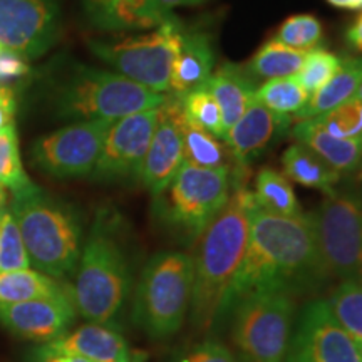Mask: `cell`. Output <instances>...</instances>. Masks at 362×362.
I'll list each match as a JSON object with an SVG mask.
<instances>
[{
	"mask_svg": "<svg viewBox=\"0 0 362 362\" xmlns=\"http://www.w3.org/2000/svg\"><path fill=\"white\" fill-rule=\"evenodd\" d=\"M312 121L337 138L362 139V101L354 96Z\"/></svg>",
	"mask_w": 362,
	"mask_h": 362,
	"instance_id": "836d02e7",
	"label": "cell"
},
{
	"mask_svg": "<svg viewBox=\"0 0 362 362\" xmlns=\"http://www.w3.org/2000/svg\"><path fill=\"white\" fill-rule=\"evenodd\" d=\"M112 121H76L35 139L30 158L35 168L54 178L89 176L101 155Z\"/></svg>",
	"mask_w": 362,
	"mask_h": 362,
	"instance_id": "8fae6325",
	"label": "cell"
},
{
	"mask_svg": "<svg viewBox=\"0 0 362 362\" xmlns=\"http://www.w3.org/2000/svg\"><path fill=\"white\" fill-rule=\"evenodd\" d=\"M181 117H183L181 98L166 94L165 103L158 110L155 133L139 173V181L153 197L168 187L185 163Z\"/></svg>",
	"mask_w": 362,
	"mask_h": 362,
	"instance_id": "9a60e30c",
	"label": "cell"
},
{
	"mask_svg": "<svg viewBox=\"0 0 362 362\" xmlns=\"http://www.w3.org/2000/svg\"><path fill=\"white\" fill-rule=\"evenodd\" d=\"M72 296L44 297L34 300L0 302V324L13 336L35 342H51L66 336L76 320Z\"/></svg>",
	"mask_w": 362,
	"mask_h": 362,
	"instance_id": "2e32d148",
	"label": "cell"
},
{
	"mask_svg": "<svg viewBox=\"0 0 362 362\" xmlns=\"http://www.w3.org/2000/svg\"><path fill=\"white\" fill-rule=\"evenodd\" d=\"M312 215L317 250L325 275L362 284V202L332 189Z\"/></svg>",
	"mask_w": 362,
	"mask_h": 362,
	"instance_id": "30bf717a",
	"label": "cell"
},
{
	"mask_svg": "<svg viewBox=\"0 0 362 362\" xmlns=\"http://www.w3.org/2000/svg\"><path fill=\"white\" fill-rule=\"evenodd\" d=\"M292 136L320 156L337 173L359 170L362 163V139H346L329 134L312 119L297 121Z\"/></svg>",
	"mask_w": 362,
	"mask_h": 362,
	"instance_id": "7402d4cb",
	"label": "cell"
},
{
	"mask_svg": "<svg viewBox=\"0 0 362 362\" xmlns=\"http://www.w3.org/2000/svg\"><path fill=\"white\" fill-rule=\"evenodd\" d=\"M346 42L357 52H362V13L346 30Z\"/></svg>",
	"mask_w": 362,
	"mask_h": 362,
	"instance_id": "60d3db41",
	"label": "cell"
},
{
	"mask_svg": "<svg viewBox=\"0 0 362 362\" xmlns=\"http://www.w3.org/2000/svg\"><path fill=\"white\" fill-rule=\"evenodd\" d=\"M103 362H116V361H103Z\"/></svg>",
	"mask_w": 362,
	"mask_h": 362,
	"instance_id": "681fc988",
	"label": "cell"
},
{
	"mask_svg": "<svg viewBox=\"0 0 362 362\" xmlns=\"http://www.w3.org/2000/svg\"><path fill=\"white\" fill-rule=\"evenodd\" d=\"M27 74H29V66L24 57L8 51L0 52V83L25 78Z\"/></svg>",
	"mask_w": 362,
	"mask_h": 362,
	"instance_id": "74e56055",
	"label": "cell"
},
{
	"mask_svg": "<svg viewBox=\"0 0 362 362\" xmlns=\"http://www.w3.org/2000/svg\"><path fill=\"white\" fill-rule=\"evenodd\" d=\"M330 6L337 8H346V11H361L362 0H327Z\"/></svg>",
	"mask_w": 362,
	"mask_h": 362,
	"instance_id": "b9f144b4",
	"label": "cell"
},
{
	"mask_svg": "<svg viewBox=\"0 0 362 362\" xmlns=\"http://www.w3.org/2000/svg\"><path fill=\"white\" fill-rule=\"evenodd\" d=\"M61 27L59 0H0L4 51L37 59L56 44Z\"/></svg>",
	"mask_w": 362,
	"mask_h": 362,
	"instance_id": "4fadbf2b",
	"label": "cell"
},
{
	"mask_svg": "<svg viewBox=\"0 0 362 362\" xmlns=\"http://www.w3.org/2000/svg\"><path fill=\"white\" fill-rule=\"evenodd\" d=\"M61 296H72L71 285L39 270L22 269L0 274V302L4 304Z\"/></svg>",
	"mask_w": 362,
	"mask_h": 362,
	"instance_id": "d4e9b609",
	"label": "cell"
},
{
	"mask_svg": "<svg viewBox=\"0 0 362 362\" xmlns=\"http://www.w3.org/2000/svg\"><path fill=\"white\" fill-rule=\"evenodd\" d=\"M310 94L304 89L297 76L265 81L255 90L253 101L269 107L280 116H293L304 107Z\"/></svg>",
	"mask_w": 362,
	"mask_h": 362,
	"instance_id": "f1b7e54d",
	"label": "cell"
},
{
	"mask_svg": "<svg viewBox=\"0 0 362 362\" xmlns=\"http://www.w3.org/2000/svg\"><path fill=\"white\" fill-rule=\"evenodd\" d=\"M257 206L277 215H300L302 208L293 192L291 180L275 168H262L253 189Z\"/></svg>",
	"mask_w": 362,
	"mask_h": 362,
	"instance_id": "83f0119b",
	"label": "cell"
},
{
	"mask_svg": "<svg viewBox=\"0 0 362 362\" xmlns=\"http://www.w3.org/2000/svg\"><path fill=\"white\" fill-rule=\"evenodd\" d=\"M163 6L170 11H173L175 7H185V6H197V4H202L203 0H161Z\"/></svg>",
	"mask_w": 362,
	"mask_h": 362,
	"instance_id": "7bdbcfd3",
	"label": "cell"
},
{
	"mask_svg": "<svg viewBox=\"0 0 362 362\" xmlns=\"http://www.w3.org/2000/svg\"><path fill=\"white\" fill-rule=\"evenodd\" d=\"M324 29L320 21L312 13H296L285 19L275 33L274 39L288 47L312 51L322 42Z\"/></svg>",
	"mask_w": 362,
	"mask_h": 362,
	"instance_id": "d6a6232c",
	"label": "cell"
},
{
	"mask_svg": "<svg viewBox=\"0 0 362 362\" xmlns=\"http://www.w3.org/2000/svg\"><path fill=\"white\" fill-rule=\"evenodd\" d=\"M166 94L155 93L115 71L71 64L51 90V106L59 119H119L165 103Z\"/></svg>",
	"mask_w": 362,
	"mask_h": 362,
	"instance_id": "5b68a950",
	"label": "cell"
},
{
	"mask_svg": "<svg viewBox=\"0 0 362 362\" xmlns=\"http://www.w3.org/2000/svg\"><path fill=\"white\" fill-rule=\"evenodd\" d=\"M72 300L89 322L115 325L131 292V269L121 242V218L111 208L96 214L81 252Z\"/></svg>",
	"mask_w": 362,
	"mask_h": 362,
	"instance_id": "3957f363",
	"label": "cell"
},
{
	"mask_svg": "<svg viewBox=\"0 0 362 362\" xmlns=\"http://www.w3.org/2000/svg\"><path fill=\"white\" fill-rule=\"evenodd\" d=\"M361 351H362V349H361Z\"/></svg>",
	"mask_w": 362,
	"mask_h": 362,
	"instance_id": "f907efd6",
	"label": "cell"
},
{
	"mask_svg": "<svg viewBox=\"0 0 362 362\" xmlns=\"http://www.w3.org/2000/svg\"><path fill=\"white\" fill-rule=\"evenodd\" d=\"M193 297V257L160 252L148 260L133 302V322L149 337L165 339L178 332Z\"/></svg>",
	"mask_w": 362,
	"mask_h": 362,
	"instance_id": "8992f818",
	"label": "cell"
},
{
	"mask_svg": "<svg viewBox=\"0 0 362 362\" xmlns=\"http://www.w3.org/2000/svg\"><path fill=\"white\" fill-rule=\"evenodd\" d=\"M257 203L253 192L238 187L198 237L193 259L192 320L206 330L218 317L226 288L237 274L248 245L250 220Z\"/></svg>",
	"mask_w": 362,
	"mask_h": 362,
	"instance_id": "7a4b0ae2",
	"label": "cell"
},
{
	"mask_svg": "<svg viewBox=\"0 0 362 362\" xmlns=\"http://www.w3.org/2000/svg\"><path fill=\"white\" fill-rule=\"evenodd\" d=\"M291 123V116H280L253 101L237 123L226 131L223 141L233 160L243 166L259 155L279 131Z\"/></svg>",
	"mask_w": 362,
	"mask_h": 362,
	"instance_id": "ac0fdd59",
	"label": "cell"
},
{
	"mask_svg": "<svg viewBox=\"0 0 362 362\" xmlns=\"http://www.w3.org/2000/svg\"><path fill=\"white\" fill-rule=\"evenodd\" d=\"M325 302L334 319L362 349V284H339Z\"/></svg>",
	"mask_w": 362,
	"mask_h": 362,
	"instance_id": "f546056e",
	"label": "cell"
},
{
	"mask_svg": "<svg viewBox=\"0 0 362 362\" xmlns=\"http://www.w3.org/2000/svg\"><path fill=\"white\" fill-rule=\"evenodd\" d=\"M205 84L214 94L215 101L218 103L221 119H223V131L226 134V131L237 123L238 117L253 103V96H255L259 84L248 74L245 67L237 64H223L218 67Z\"/></svg>",
	"mask_w": 362,
	"mask_h": 362,
	"instance_id": "44dd1931",
	"label": "cell"
},
{
	"mask_svg": "<svg viewBox=\"0 0 362 362\" xmlns=\"http://www.w3.org/2000/svg\"><path fill=\"white\" fill-rule=\"evenodd\" d=\"M307 52L309 51L288 47V45L272 37L260 45V49L250 59L245 69L257 83L259 81L291 78V76L298 74Z\"/></svg>",
	"mask_w": 362,
	"mask_h": 362,
	"instance_id": "484cf974",
	"label": "cell"
},
{
	"mask_svg": "<svg viewBox=\"0 0 362 362\" xmlns=\"http://www.w3.org/2000/svg\"><path fill=\"white\" fill-rule=\"evenodd\" d=\"M362 84V56L344 59L336 74L330 78L319 90L310 94L300 111L296 112L292 121H305L327 112L347 99L354 98Z\"/></svg>",
	"mask_w": 362,
	"mask_h": 362,
	"instance_id": "603a6c76",
	"label": "cell"
},
{
	"mask_svg": "<svg viewBox=\"0 0 362 362\" xmlns=\"http://www.w3.org/2000/svg\"><path fill=\"white\" fill-rule=\"evenodd\" d=\"M30 262L27 255L24 240L19 232L11 208H4L0 220V274L12 270L29 269Z\"/></svg>",
	"mask_w": 362,
	"mask_h": 362,
	"instance_id": "e575fe53",
	"label": "cell"
},
{
	"mask_svg": "<svg viewBox=\"0 0 362 362\" xmlns=\"http://www.w3.org/2000/svg\"><path fill=\"white\" fill-rule=\"evenodd\" d=\"M7 205V188L0 185V210H4Z\"/></svg>",
	"mask_w": 362,
	"mask_h": 362,
	"instance_id": "ee69618b",
	"label": "cell"
},
{
	"mask_svg": "<svg viewBox=\"0 0 362 362\" xmlns=\"http://www.w3.org/2000/svg\"><path fill=\"white\" fill-rule=\"evenodd\" d=\"M325 275L317 250L312 215H277L255 206L248 245L226 288L218 317L242 298L264 291H288Z\"/></svg>",
	"mask_w": 362,
	"mask_h": 362,
	"instance_id": "6da1fadb",
	"label": "cell"
},
{
	"mask_svg": "<svg viewBox=\"0 0 362 362\" xmlns=\"http://www.w3.org/2000/svg\"><path fill=\"white\" fill-rule=\"evenodd\" d=\"M342 61L344 59L341 56L324 47L312 49V51L307 52L304 64H302L297 74V79L300 81L307 93L314 94L336 74Z\"/></svg>",
	"mask_w": 362,
	"mask_h": 362,
	"instance_id": "d590c367",
	"label": "cell"
},
{
	"mask_svg": "<svg viewBox=\"0 0 362 362\" xmlns=\"http://www.w3.org/2000/svg\"><path fill=\"white\" fill-rule=\"evenodd\" d=\"M293 322L292 292L250 293L233 307V344L245 362H285Z\"/></svg>",
	"mask_w": 362,
	"mask_h": 362,
	"instance_id": "9c48e42d",
	"label": "cell"
},
{
	"mask_svg": "<svg viewBox=\"0 0 362 362\" xmlns=\"http://www.w3.org/2000/svg\"><path fill=\"white\" fill-rule=\"evenodd\" d=\"M155 198L158 216L183 237L197 240L230 198V168H200L183 163Z\"/></svg>",
	"mask_w": 362,
	"mask_h": 362,
	"instance_id": "52a82bcc",
	"label": "cell"
},
{
	"mask_svg": "<svg viewBox=\"0 0 362 362\" xmlns=\"http://www.w3.org/2000/svg\"><path fill=\"white\" fill-rule=\"evenodd\" d=\"M183 30V22L176 19L144 34L116 40H93L89 49L117 74L155 93L168 94L171 69Z\"/></svg>",
	"mask_w": 362,
	"mask_h": 362,
	"instance_id": "ba28073f",
	"label": "cell"
},
{
	"mask_svg": "<svg viewBox=\"0 0 362 362\" xmlns=\"http://www.w3.org/2000/svg\"><path fill=\"white\" fill-rule=\"evenodd\" d=\"M158 110H148L115 119L104 138L101 155L94 166V180H139L144 156L158 123Z\"/></svg>",
	"mask_w": 362,
	"mask_h": 362,
	"instance_id": "5bb4252c",
	"label": "cell"
},
{
	"mask_svg": "<svg viewBox=\"0 0 362 362\" xmlns=\"http://www.w3.org/2000/svg\"><path fill=\"white\" fill-rule=\"evenodd\" d=\"M359 178L362 180V163H361V166H359Z\"/></svg>",
	"mask_w": 362,
	"mask_h": 362,
	"instance_id": "bcb514c9",
	"label": "cell"
},
{
	"mask_svg": "<svg viewBox=\"0 0 362 362\" xmlns=\"http://www.w3.org/2000/svg\"><path fill=\"white\" fill-rule=\"evenodd\" d=\"M84 12L94 27L111 33L151 30L178 19L161 0H84Z\"/></svg>",
	"mask_w": 362,
	"mask_h": 362,
	"instance_id": "e0dca14e",
	"label": "cell"
},
{
	"mask_svg": "<svg viewBox=\"0 0 362 362\" xmlns=\"http://www.w3.org/2000/svg\"><path fill=\"white\" fill-rule=\"evenodd\" d=\"M181 107H183V115L189 123L200 126L216 138L223 139L225 131L220 106L215 101L210 89L206 88V84L198 86L197 89L185 94L181 98Z\"/></svg>",
	"mask_w": 362,
	"mask_h": 362,
	"instance_id": "4dcf8cb0",
	"label": "cell"
},
{
	"mask_svg": "<svg viewBox=\"0 0 362 362\" xmlns=\"http://www.w3.org/2000/svg\"><path fill=\"white\" fill-rule=\"evenodd\" d=\"M0 220H2V210H0Z\"/></svg>",
	"mask_w": 362,
	"mask_h": 362,
	"instance_id": "c3c4849f",
	"label": "cell"
},
{
	"mask_svg": "<svg viewBox=\"0 0 362 362\" xmlns=\"http://www.w3.org/2000/svg\"><path fill=\"white\" fill-rule=\"evenodd\" d=\"M30 362H90V361L86 359V357L69 354V352L52 349L49 344H42V346L35 347L33 351Z\"/></svg>",
	"mask_w": 362,
	"mask_h": 362,
	"instance_id": "f35d334b",
	"label": "cell"
},
{
	"mask_svg": "<svg viewBox=\"0 0 362 362\" xmlns=\"http://www.w3.org/2000/svg\"><path fill=\"white\" fill-rule=\"evenodd\" d=\"M216 54L211 35L202 29H189L185 25L180 51L171 69L170 93L183 98L189 90L205 84L214 74Z\"/></svg>",
	"mask_w": 362,
	"mask_h": 362,
	"instance_id": "d6986e66",
	"label": "cell"
},
{
	"mask_svg": "<svg viewBox=\"0 0 362 362\" xmlns=\"http://www.w3.org/2000/svg\"><path fill=\"white\" fill-rule=\"evenodd\" d=\"M16 115V94L11 88L0 86V129L13 123Z\"/></svg>",
	"mask_w": 362,
	"mask_h": 362,
	"instance_id": "ab89813d",
	"label": "cell"
},
{
	"mask_svg": "<svg viewBox=\"0 0 362 362\" xmlns=\"http://www.w3.org/2000/svg\"><path fill=\"white\" fill-rule=\"evenodd\" d=\"M285 362H362V351L344 330L327 302H309L293 322Z\"/></svg>",
	"mask_w": 362,
	"mask_h": 362,
	"instance_id": "7c38bea8",
	"label": "cell"
},
{
	"mask_svg": "<svg viewBox=\"0 0 362 362\" xmlns=\"http://www.w3.org/2000/svg\"><path fill=\"white\" fill-rule=\"evenodd\" d=\"M181 134H183V158L188 165L200 168H230V151L225 143L200 126L189 123L181 117Z\"/></svg>",
	"mask_w": 362,
	"mask_h": 362,
	"instance_id": "4316f807",
	"label": "cell"
},
{
	"mask_svg": "<svg viewBox=\"0 0 362 362\" xmlns=\"http://www.w3.org/2000/svg\"><path fill=\"white\" fill-rule=\"evenodd\" d=\"M284 173L293 183L305 188L332 192L334 185L341 180V173L330 168L322 158L317 156L305 144L296 143L288 146L282 155Z\"/></svg>",
	"mask_w": 362,
	"mask_h": 362,
	"instance_id": "cb8c5ba5",
	"label": "cell"
},
{
	"mask_svg": "<svg viewBox=\"0 0 362 362\" xmlns=\"http://www.w3.org/2000/svg\"><path fill=\"white\" fill-rule=\"evenodd\" d=\"M356 98H357V99H361V101H362V84L359 86V89H357V93H356Z\"/></svg>",
	"mask_w": 362,
	"mask_h": 362,
	"instance_id": "f6af8a7d",
	"label": "cell"
},
{
	"mask_svg": "<svg viewBox=\"0 0 362 362\" xmlns=\"http://www.w3.org/2000/svg\"><path fill=\"white\" fill-rule=\"evenodd\" d=\"M178 362H237L232 352L215 341H205Z\"/></svg>",
	"mask_w": 362,
	"mask_h": 362,
	"instance_id": "8d00e7d4",
	"label": "cell"
},
{
	"mask_svg": "<svg viewBox=\"0 0 362 362\" xmlns=\"http://www.w3.org/2000/svg\"><path fill=\"white\" fill-rule=\"evenodd\" d=\"M4 51V47H2V44H0V52H2Z\"/></svg>",
	"mask_w": 362,
	"mask_h": 362,
	"instance_id": "7dc6e473",
	"label": "cell"
},
{
	"mask_svg": "<svg viewBox=\"0 0 362 362\" xmlns=\"http://www.w3.org/2000/svg\"><path fill=\"white\" fill-rule=\"evenodd\" d=\"M45 344H49L52 349L86 357L90 362H131L128 342L115 329V325L90 322Z\"/></svg>",
	"mask_w": 362,
	"mask_h": 362,
	"instance_id": "ffe728a7",
	"label": "cell"
},
{
	"mask_svg": "<svg viewBox=\"0 0 362 362\" xmlns=\"http://www.w3.org/2000/svg\"><path fill=\"white\" fill-rule=\"evenodd\" d=\"M30 183L33 180L25 175L22 166L16 123H11L0 129V185L16 193Z\"/></svg>",
	"mask_w": 362,
	"mask_h": 362,
	"instance_id": "1f68e13d",
	"label": "cell"
},
{
	"mask_svg": "<svg viewBox=\"0 0 362 362\" xmlns=\"http://www.w3.org/2000/svg\"><path fill=\"white\" fill-rule=\"evenodd\" d=\"M12 194L11 211L30 267L57 280L74 274L83 252V226L78 215L34 181Z\"/></svg>",
	"mask_w": 362,
	"mask_h": 362,
	"instance_id": "277c9868",
	"label": "cell"
}]
</instances>
